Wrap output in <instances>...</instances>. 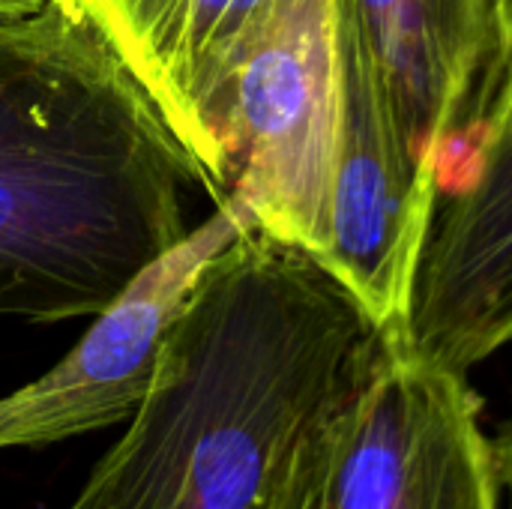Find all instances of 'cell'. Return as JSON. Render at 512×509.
Listing matches in <instances>:
<instances>
[{"label":"cell","mask_w":512,"mask_h":509,"mask_svg":"<svg viewBox=\"0 0 512 509\" xmlns=\"http://www.w3.org/2000/svg\"><path fill=\"white\" fill-rule=\"evenodd\" d=\"M438 189L459 183L512 87V0H333Z\"/></svg>","instance_id":"obj_6"},{"label":"cell","mask_w":512,"mask_h":509,"mask_svg":"<svg viewBox=\"0 0 512 509\" xmlns=\"http://www.w3.org/2000/svg\"><path fill=\"white\" fill-rule=\"evenodd\" d=\"M393 333L318 255L240 231L198 273L138 411L66 509H267L297 441Z\"/></svg>","instance_id":"obj_1"},{"label":"cell","mask_w":512,"mask_h":509,"mask_svg":"<svg viewBox=\"0 0 512 509\" xmlns=\"http://www.w3.org/2000/svg\"><path fill=\"white\" fill-rule=\"evenodd\" d=\"M246 228H255L249 207L225 198L204 225L153 258L93 315L66 357L0 396V453L54 447L129 423L150 387L162 339L189 300L198 273Z\"/></svg>","instance_id":"obj_7"},{"label":"cell","mask_w":512,"mask_h":509,"mask_svg":"<svg viewBox=\"0 0 512 509\" xmlns=\"http://www.w3.org/2000/svg\"><path fill=\"white\" fill-rule=\"evenodd\" d=\"M51 0H0V21L3 18H21V15H33L39 9H45Z\"/></svg>","instance_id":"obj_11"},{"label":"cell","mask_w":512,"mask_h":509,"mask_svg":"<svg viewBox=\"0 0 512 509\" xmlns=\"http://www.w3.org/2000/svg\"><path fill=\"white\" fill-rule=\"evenodd\" d=\"M267 509H501L468 375L414 357L393 333L297 441Z\"/></svg>","instance_id":"obj_3"},{"label":"cell","mask_w":512,"mask_h":509,"mask_svg":"<svg viewBox=\"0 0 512 509\" xmlns=\"http://www.w3.org/2000/svg\"><path fill=\"white\" fill-rule=\"evenodd\" d=\"M111 45L219 201L207 108L231 48L267 0H63Z\"/></svg>","instance_id":"obj_9"},{"label":"cell","mask_w":512,"mask_h":509,"mask_svg":"<svg viewBox=\"0 0 512 509\" xmlns=\"http://www.w3.org/2000/svg\"><path fill=\"white\" fill-rule=\"evenodd\" d=\"M204 180L69 3L0 21V321L99 315L192 228Z\"/></svg>","instance_id":"obj_2"},{"label":"cell","mask_w":512,"mask_h":509,"mask_svg":"<svg viewBox=\"0 0 512 509\" xmlns=\"http://www.w3.org/2000/svg\"><path fill=\"white\" fill-rule=\"evenodd\" d=\"M495 456H498V474H501V486L507 489V498H510L512 509V417L507 420L498 444H495Z\"/></svg>","instance_id":"obj_10"},{"label":"cell","mask_w":512,"mask_h":509,"mask_svg":"<svg viewBox=\"0 0 512 509\" xmlns=\"http://www.w3.org/2000/svg\"><path fill=\"white\" fill-rule=\"evenodd\" d=\"M339 126L318 258L384 324L399 327L429 231L438 171L402 129L375 66L336 12Z\"/></svg>","instance_id":"obj_5"},{"label":"cell","mask_w":512,"mask_h":509,"mask_svg":"<svg viewBox=\"0 0 512 509\" xmlns=\"http://www.w3.org/2000/svg\"><path fill=\"white\" fill-rule=\"evenodd\" d=\"M396 339L462 375L512 345V87L459 183L435 195Z\"/></svg>","instance_id":"obj_8"},{"label":"cell","mask_w":512,"mask_h":509,"mask_svg":"<svg viewBox=\"0 0 512 509\" xmlns=\"http://www.w3.org/2000/svg\"><path fill=\"white\" fill-rule=\"evenodd\" d=\"M339 126L333 0H267L231 48L207 108L216 207L318 255Z\"/></svg>","instance_id":"obj_4"}]
</instances>
